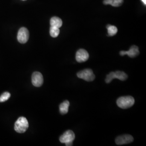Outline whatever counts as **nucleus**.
<instances>
[{
    "mask_svg": "<svg viewBox=\"0 0 146 146\" xmlns=\"http://www.w3.org/2000/svg\"><path fill=\"white\" fill-rule=\"evenodd\" d=\"M135 103V100L131 96H122L117 100L116 104L121 108L127 109L132 107Z\"/></svg>",
    "mask_w": 146,
    "mask_h": 146,
    "instance_id": "obj_1",
    "label": "nucleus"
},
{
    "mask_svg": "<svg viewBox=\"0 0 146 146\" xmlns=\"http://www.w3.org/2000/svg\"><path fill=\"white\" fill-rule=\"evenodd\" d=\"M29 127L28 120L25 117H20L16 121L14 129L19 133H23L27 130Z\"/></svg>",
    "mask_w": 146,
    "mask_h": 146,
    "instance_id": "obj_2",
    "label": "nucleus"
},
{
    "mask_svg": "<svg viewBox=\"0 0 146 146\" xmlns=\"http://www.w3.org/2000/svg\"><path fill=\"white\" fill-rule=\"evenodd\" d=\"M75 138V135L73 131L70 130L65 131L62 135L60 137V141L65 143L66 146H73V142Z\"/></svg>",
    "mask_w": 146,
    "mask_h": 146,
    "instance_id": "obj_3",
    "label": "nucleus"
},
{
    "mask_svg": "<svg viewBox=\"0 0 146 146\" xmlns=\"http://www.w3.org/2000/svg\"><path fill=\"white\" fill-rule=\"evenodd\" d=\"M115 78H117L121 81H125L128 78V76L125 72L121 71L111 72L107 75L105 81L107 84H110V82Z\"/></svg>",
    "mask_w": 146,
    "mask_h": 146,
    "instance_id": "obj_4",
    "label": "nucleus"
},
{
    "mask_svg": "<svg viewBox=\"0 0 146 146\" xmlns=\"http://www.w3.org/2000/svg\"><path fill=\"white\" fill-rule=\"evenodd\" d=\"M77 76L78 78L84 79V80L88 82L93 81L95 78L93 70L90 69H86L79 72L77 73Z\"/></svg>",
    "mask_w": 146,
    "mask_h": 146,
    "instance_id": "obj_5",
    "label": "nucleus"
},
{
    "mask_svg": "<svg viewBox=\"0 0 146 146\" xmlns=\"http://www.w3.org/2000/svg\"><path fill=\"white\" fill-rule=\"evenodd\" d=\"M29 33L28 30L25 27H22L19 31L17 38L18 41L24 44L26 43L29 39Z\"/></svg>",
    "mask_w": 146,
    "mask_h": 146,
    "instance_id": "obj_6",
    "label": "nucleus"
},
{
    "mask_svg": "<svg viewBox=\"0 0 146 146\" xmlns=\"http://www.w3.org/2000/svg\"><path fill=\"white\" fill-rule=\"evenodd\" d=\"M32 84L36 87H40L43 84V78L42 74L38 72H35L33 74L31 77Z\"/></svg>",
    "mask_w": 146,
    "mask_h": 146,
    "instance_id": "obj_7",
    "label": "nucleus"
},
{
    "mask_svg": "<svg viewBox=\"0 0 146 146\" xmlns=\"http://www.w3.org/2000/svg\"><path fill=\"white\" fill-rule=\"evenodd\" d=\"M134 140L133 137L131 135L125 134L123 135L119 136L116 137L115 140V143L117 145H122L128 144L132 142Z\"/></svg>",
    "mask_w": 146,
    "mask_h": 146,
    "instance_id": "obj_8",
    "label": "nucleus"
},
{
    "mask_svg": "<svg viewBox=\"0 0 146 146\" xmlns=\"http://www.w3.org/2000/svg\"><path fill=\"white\" fill-rule=\"evenodd\" d=\"M89 54L87 50L84 49H80L76 54V60L79 63L87 61L89 58Z\"/></svg>",
    "mask_w": 146,
    "mask_h": 146,
    "instance_id": "obj_9",
    "label": "nucleus"
},
{
    "mask_svg": "<svg viewBox=\"0 0 146 146\" xmlns=\"http://www.w3.org/2000/svg\"><path fill=\"white\" fill-rule=\"evenodd\" d=\"M139 54L140 52L139 48L136 46H132L128 51H121L120 52V55L123 56L125 55H127L131 58H135Z\"/></svg>",
    "mask_w": 146,
    "mask_h": 146,
    "instance_id": "obj_10",
    "label": "nucleus"
},
{
    "mask_svg": "<svg viewBox=\"0 0 146 146\" xmlns=\"http://www.w3.org/2000/svg\"><path fill=\"white\" fill-rule=\"evenodd\" d=\"M50 26L60 28L62 26L63 22L62 20L58 17H52L50 21Z\"/></svg>",
    "mask_w": 146,
    "mask_h": 146,
    "instance_id": "obj_11",
    "label": "nucleus"
},
{
    "mask_svg": "<svg viewBox=\"0 0 146 146\" xmlns=\"http://www.w3.org/2000/svg\"><path fill=\"white\" fill-rule=\"evenodd\" d=\"M69 105H70V103L68 100L64 101L60 104L59 106V108H60V113L61 114H66L68 113Z\"/></svg>",
    "mask_w": 146,
    "mask_h": 146,
    "instance_id": "obj_12",
    "label": "nucleus"
},
{
    "mask_svg": "<svg viewBox=\"0 0 146 146\" xmlns=\"http://www.w3.org/2000/svg\"><path fill=\"white\" fill-rule=\"evenodd\" d=\"M123 0H104V4L105 5H111L113 7H119L122 5Z\"/></svg>",
    "mask_w": 146,
    "mask_h": 146,
    "instance_id": "obj_13",
    "label": "nucleus"
},
{
    "mask_svg": "<svg viewBox=\"0 0 146 146\" xmlns=\"http://www.w3.org/2000/svg\"><path fill=\"white\" fill-rule=\"evenodd\" d=\"M107 28L108 30V36H114L117 33V31H118L117 28L114 26H111V25H108L107 26Z\"/></svg>",
    "mask_w": 146,
    "mask_h": 146,
    "instance_id": "obj_14",
    "label": "nucleus"
},
{
    "mask_svg": "<svg viewBox=\"0 0 146 146\" xmlns=\"http://www.w3.org/2000/svg\"><path fill=\"white\" fill-rule=\"evenodd\" d=\"M50 35L52 37H56L60 34V29L58 27L50 26Z\"/></svg>",
    "mask_w": 146,
    "mask_h": 146,
    "instance_id": "obj_15",
    "label": "nucleus"
},
{
    "mask_svg": "<svg viewBox=\"0 0 146 146\" xmlns=\"http://www.w3.org/2000/svg\"><path fill=\"white\" fill-rule=\"evenodd\" d=\"M11 97V94L8 92H5L0 96V102H5L7 100L9 99Z\"/></svg>",
    "mask_w": 146,
    "mask_h": 146,
    "instance_id": "obj_16",
    "label": "nucleus"
},
{
    "mask_svg": "<svg viewBox=\"0 0 146 146\" xmlns=\"http://www.w3.org/2000/svg\"><path fill=\"white\" fill-rule=\"evenodd\" d=\"M141 1L143 2V3L145 5H146V0H141Z\"/></svg>",
    "mask_w": 146,
    "mask_h": 146,
    "instance_id": "obj_17",
    "label": "nucleus"
},
{
    "mask_svg": "<svg viewBox=\"0 0 146 146\" xmlns=\"http://www.w3.org/2000/svg\"><path fill=\"white\" fill-rule=\"evenodd\" d=\"M23 1H25V0H23Z\"/></svg>",
    "mask_w": 146,
    "mask_h": 146,
    "instance_id": "obj_18",
    "label": "nucleus"
}]
</instances>
